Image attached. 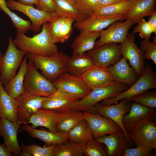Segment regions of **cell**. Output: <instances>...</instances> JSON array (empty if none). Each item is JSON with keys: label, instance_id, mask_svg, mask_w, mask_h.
<instances>
[{"label": "cell", "instance_id": "cell-9", "mask_svg": "<svg viewBox=\"0 0 156 156\" xmlns=\"http://www.w3.org/2000/svg\"><path fill=\"white\" fill-rule=\"evenodd\" d=\"M121 100L118 103L108 105H103L97 103L89 112L108 118L114 121L122 130L125 137L129 144H131L132 142L129 135L124 129L122 122L123 117L127 114L130 108L128 103L129 101L127 99Z\"/></svg>", "mask_w": 156, "mask_h": 156}, {"label": "cell", "instance_id": "cell-10", "mask_svg": "<svg viewBox=\"0 0 156 156\" xmlns=\"http://www.w3.org/2000/svg\"><path fill=\"white\" fill-rule=\"evenodd\" d=\"M123 22L116 21L107 28L100 31L99 39L96 41L94 48L111 43L121 44L126 39L130 28L133 24L130 20Z\"/></svg>", "mask_w": 156, "mask_h": 156}, {"label": "cell", "instance_id": "cell-53", "mask_svg": "<svg viewBox=\"0 0 156 156\" xmlns=\"http://www.w3.org/2000/svg\"></svg>", "mask_w": 156, "mask_h": 156}, {"label": "cell", "instance_id": "cell-28", "mask_svg": "<svg viewBox=\"0 0 156 156\" xmlns=\"http://www.w3.org/2000/svg\"><path fill=\"white\" fill-rule=\"evenodd\" d=\"M27 56L24 57L18 73L5 85L6 92L15 99L18 98L24 91L23 84L27 71Z\"/></svg>", "mask_w": 156, "mask_h": 156}, {"label": "cell", "instance_id": "cell-2", "mask_svg": "<svg viewBox=\"0 0 156 156\" xmlns=\"http://www.w3.org/2000/svg\"><path fill=\"white\" fill-rule=\"evenodd\" d=\"M27 56L37 69L40 70L42 75L53 82L62 74L67 73L66 63L68 57L62 52H58L50 56H43L31 53Z\"/></svg>", "mask_w": 156, "mask_h": 156}, {"label": "cell", "instance_id": "cell-6", "mask_svg": "<svg viewBox=\"0 0 156 156\" xmlns=\"http://www.w3.org/2000/svg\"><path fill=\"white\" fill-rule=\"evenodd\" d=\"M27 53L18 49L12 38H9L8 48L0 64V79L3 85H5L16 75Z\"/></svg>", "mask_w": 156, "mask_h": 156}, {"label": "cell", "instance_id": "cell-50", "mask_svg": "<svg viewBox=\"0 0 156 156\" xmlns=\"http://www.w3.org/2000/svg\"><path fill=\"white\" fill-rule=\"evenodd\" d=\"M21 156H32V155L29 153L25 149L23 146L21 145Z\"/></svg>", "mask_w": 156, "mask_h": 156}, {"label": "cell", "instance_id": "cell-48", "mask_svg": "<svg viewBox=\"0 0 156 156\" xmlns=\"http://www.w3.org/2000/svg\"><path fill=\"white\" fill-rule=\"evenodd\" d=\"M10 152L6 147L5 144H0V156H12Z\"/></svg>", "mask_w": 156, "mask_h": 156}, {"label": "cell", "instance_id": "cell-43", "mask_svg": "<svg viewBox=\"0 0 156 156\" xmlns=\"http://www.w3.org/2000/svg\"><path fill=\"white\" fill-rule=\"evenodd\" d=\"M66 18L65 17H59L53 21L48 23L51 34L55 43L60 30Z\"/></svg>", "mask_w": 156, "mask_h": 156}, {"label": "cell", "instance_id": "cell-47", "mask_svg": "<svg viewBox=\"0 0 156 156\" xmlns=\"http://www.w3.org/2000/svg\"><path fill=\"white\" fill-rule=\"evenodd\" d=\"M147 21L152 28L153 33L156 34V11H155L150 16Z\"/></svg>", "mask_w": 156, "mask_h": 156}, {"label": "cell", "instance_id": "cell-18", "mask_svg": "<svg viewBox=\"0 0 156 156\" xmlns=\"http://www.w3.org/2000/svg\"><path fill=\"white\" fill-rule=\"evenodd\" d=\"M79 99L64 91L57 89L43 102L41 109L58 112L69 109L71 106Z\"/></svg>", "mask_w": 156, "mask_h": 156}, {"label": "cell", "instance_id": "cell-46", "mask_svg": "<svg viewBox=\"0 0 156 156\" xmlns=\"http://www.w3.org/2000/svg\"><path fill=\"white\" fill-rule=\"evenodd\" d=\"M123 0H98L96 9L109 5L120 2Z\"/></svg>", "mask_w": 156, "mask_h": 156}, {"label": "cell", "instance_id": "cell-40", "mask_svg": "<svg viewBox=\"0 0 156 156\" xmlns=\"http://www.w3.org/2000/svg\"><path fill=\"white\" fill-rule=\"evenodd\" d=\"M55 145L42 147L34 144L26 145L23 142L22 143V145L26 151L34 156H53Z\"/></svg>", "mask_w": 156, "mask_h": 156}, {"label": "cell", "instance_id": "cell-30", "mask_svg": "<svg viewBox=\"0 0 156 156\" xmlns=\"http://www.w3.org/2000/svg\"><path fill=\"white\" fill-rule=\"evenodd\" d=\"M84 119L83 112L69 109L58 112L57 129L58 132L67 133L73 127Z\"/></svg>", "mask_w": 156, "mask_h": 156}, {"label": "cell", "instance_id": "cell-33", "mask_svg": "<svg viewBox=\"0 0 156 156\" xmlns=\"http://www.w3.org/2000/svg\"><path fill=\"white\" fill-rule=\"evenodd\" d=\"M132 3V0H123L109 5L98 8L91 16H126Z\"/></svg>", "mask_w": 156, "mask_h": 156}, {"label": "cell", "instance_id": "cell-37", "mask_svg": "<svg viewBox=\"0 0 156 156\" xmlns=\"http://www.w3.org/2000/svg\"><path fill=\"white\" fill-rule=\"evenodd\" d=\"M129 101L146 107L155 108L156 107V92L146 90L133 96Z\"/></svg>", "mask_w": 156, "mask_h": 156}, {"label": "cell", "instance_id": "cell-26", "mask_svg": "<svg viewBox=\"0 0 156 156\" xmlns=\"http://www.w3.org/2000/svg\"><path fill=\"white\" fill-rule=\"evenodd\" d=\"M57 117L58 112L40 109L30 118L27 124H32L31 126L35 128L42 127L50 131L56 133L58 132L56 127Z\"/></svg>", "mask_w": 156, "mask_h": 156}, {"label": "cell", "instance_id": "cell-19", "mask_svg": "<svg viewBox=\"0 0 156 156\" xmlns=\"http://www.w3.org/2000/svg\"><path fill=\"white\" fill-rule=\"evenodd\" d=\"M125 15L102 16H91L76 21L75 28L79 30L89 32L101 31L113 23L125 19Z\"/></svg>", "mask_w": 156, "mask_h": 156}, {"label": "cell", "instance_id": "cell-49", "mask_svg": "<svg viewBox=\"0 0 156 156\" xmlns=\"http://www.w3.org/2000/svg\"><path fill=\"white\" fill-rule=\"evenodd\" d=\"M18 2L25 5H35L37 6L38 5V0H18Z\"/></svg>", "mask_w": 156, "mask_h": 156}, {"label": "cell", "instance_id": "cell-25", "mask_svg": "<svg viewBox=\"0 0 156 156\" xmlns=\"http://www.w3.org/2000/svg\"><path fill=\"white\" fill-rule=\"evenodd\" d=\"M96 66L92 58L86 53L73 55L71 57H68L66 63L67 72L78 77Z\"/></svg>", "mask_w": 156, "mask_h": 156}, {"label": "cell", "instance_id": "cell-39", "mask_svg": "<svg viewBox=\"0 0 156 156\" xmlns=\"http://www.w3.org/2000/svg\"><path fill=\"white\" fill-rule=\"evenodd\" d=\"M140 49L143 53L144 59L150 60L156 65V36L153 38V41L142 40L140 43Z\"/></svg>", "mask_w": 156, "mask_h": 156}, {"label": "cell", "instance_id": "cell-4", "mask_svg": "<svg viewBox=\"0 0 156 156\" xmlns=\"http://www.w3.org/2000/svg\"><path fill=\"white\" fill-rule=\"evenodd\" d=\"M156 88V74L150 64H147L138 79L132 85L116 96L102 100L100 103L108 105L117 103L119 101L124 99L129 101L134 96Z\"/></svg>", "mask_w": 156, "mask_h": 156}, {"label": "cell", "instance_id": "cell-7", "mask_svg": "<svg viewBox=\"0 0 156 156\" xmlns=\"http://www.w3.org/2000/svg\"><path fill=\"white\" fill-rule=\"evenodd\" d=\"M6 3L10 9L20 12L29 18L32 23L31 30L35 33L40 31L44 24L60 17L56 12H45L35 8L32 5L23 4L14 0H7Z\"/></svg>", "mask_w": 156, "mask_h": 156}, {"label": "cell", "instance_id": "cell-45", "mask_svg": "<svg viewBox=\"0 0 156 156\" xmlns=\"http://www.w3.org/2000/svg\"><path fill=\"white\" fill-rule=\"evenodd\" d=\"M37 8L42 10L49 13L55 12L53 0H38Z\"/></svg>", "mask_w": 156, "mask_h": 156}, {"label": "cell", "instance_id": "cell-42", "mask_svg": "<svg viewBox=\"0 0 156 156\" xmlns=\"http://www.w3.org/2000/svg\"><path fill=\"white\" fill-rule=\"evenodd\" d=\"M133 28V33H138L140 36L145 40H149L153 31L148 22L143 18Z\"/></svg>", "mask_w": 156, "mask_h": 156}, {"label": "cell", "instance_id": "cell-35", "mask_svg": "<svg viewBox=\"0 0 156 156\" xmlns=\"http://www.w3.org/2000/svg\"><path fill=\"white\" fill-rule=\"evenodd\" d=\"M0 8L10 17L17 29L24 34L31 30V24L30 22L23 19L12 12L8 7L5 0H0Z\"/></svg>", "mask_w": 156, "mask_h": 156}, {"label": "cell", "instance_id": "cell-8", "mask_svg": "<svg viewBox=\"0 0 156 156\" xmlns=\"http://www.w3.org/2000/svg\"><path fill=\"white\" fill-rule=\"evenodd\" d=\"M131 140L136 146L149 151L156 149V124L151 118L139 124L129 134Z\"/></svg>", "mask_w": 156, "mask_h": 156}, {"label": "cell", "instance_id": "cell-41", "mask_svg": "<svg viewBox=\"0 0 156 156\" xmlns=\"http://www.w3.org/2000/svg\"><path fill=\"white\" fill-rule=\"evenodd\" d=\"M74 21L71 18H66L60 30L56 43H63L68 39L73 32V24Z\"/></svg>", "mask_w": 156, "mask_h": 156}, {"label": "cell", "instance_id": "cell-29", "mask_svg": "<svg viewBox=\"0 0 156 156\" xmlns=\"http://www.w3.org/2000/svg\"><path fill=\"white\" fill-rule=\"evenodd\" d=\"M0 81V117L17 122L18 104L16 99L8 95Z\"/></svg>", "mask_w": 156, "mask_h": 156}, {"label": "cell", "instance_id": "cell-17", "mask_svg": "<svg viewBox=\"0 0 156 156\" xmlns=\"http://www.w3.org/2000/svg\"><path fill=\"white\" fill-rule=\"evenodd\" d=\"M21 125L12 122L6 118L0 117V135L3 138L5 146L12 154L21 156V147L17 139V133Z\"/></svg>", "mask_w": 156, "mask_h": 156}, {"label": "cell", "instance_id": "cell-34", "mask_svg": "<svg viewBox=\"0 0 156 156\" xmlns=\"http://www.w3.org/2000/svg\"><path fill=\"white\" fill-rule=\"evenodd\" d=\"M85 147L68 139L55 145L53 156H82L84 155Z\"/></svg>", "mask_w": 156, "mask_h": 156}, {"label": "cell", "instance_id": "cell-27", "mask_svg": "<svg viewBox=\"0 0 156 156\" xmlns=\"http://www.w3.org/2000/svg\"><path fill=\"white\" fill-rule=\"evenodd\" d=\"M80 32L79 35L75 39L72 44L73 55L83 54L93 49L100 32V31L89 32L84 30H81Z\"/></svg>", "mask_w": 156, "mask_h": 156}, {"label": "cell", "instance_id": "cell-36", "mask_svg": "<svg viewBox=\"0 0 156 156\" xmlns=\"http://www.w3.org/2000/svg\"><path fill=\"white\" fill-rule=\"evenodd\" d=\"M83 155L85 156H108L105 145L94 138L85 145Z\"/></svg>", "mask_w": 156, "mask_h": 156}, {"label": "cell", "instance_id": "cell-21", "mask_svg": "<svg viewBox=\"0 0 156 156\" xmlns=\"http://www.w3.org/2000/svg\"><path fill=\"white\" fill-rule=\"evenodd\" d=\"M106 68L115 81L129 87L132 85L139 77L123 57L114 64Z\"/></svg>", "mask_w": 156, "mask_h": 156}, {"label": "cell", "instance_id": "cell-38", "mask_svg": "<svg viewBox=\"0 0 156 156\" xmlns=\"http://www.w3.org/2000/svg\"><path fill=\"white\" fill-rule=\"evenodd\" d=\"M98 0H72L78 11L85 18L92 15L96 9Z\"/></svg>", "mask_w": 156, "mask_h": 156}, {"label": "cell", "instance_id": "cell-16", "mask_svg": "<svg viewBox=\"0 0 156 156\" xmlns=\"http://www.w3.org/2000/svg\"><path fill=\"white\" fill-rule=\"evenodd\" d=\"M155 108L148 107L134 102L130 107L129 112L122 118L123 125L126 131L129 134L141 122L151 118Z\"/></svg>", "mask_w": 156, "mask_h": 156}, {"label": "cell", "instance_id": "cell-3", "mask_svg": "<svg viewBox=\"0 0 156 156\" xmlns=\"http://www.w3.org/2000/svg\"><path fill=\"white\" fill-rule=\"evenodd\" d=\"M129 87L115 81L107 86L94 88L86 96L74 103L70 109L89 112L97 103L105 99L115 97Z\"/></svg>", "mask_w": 156, "mask_h": 156}, {"label": "cell", "instance_id": "cell-24", "mask_svg": "<svg viewBox=\"0 0 156 156\" xmlns=\"http://www.w3.org/2000/svg\"><path fill=\"white\" fill-rule=\"evenodd\" d=\"M155 0H132L131 6L126 15L125 19L137 24L145 16H150L155 11Z\"/></svg>", "mask_w": 156, "mask_h": 156}, {"label": "cell", "instance_id": "cell-1", "mask_svg": "<svg viewBox=\"0 0 156 156\" xmlns=\"http://www.w3.org/2000/svg\"><path fill=\"white\" fill-rule=\"evenodd\" d=\"M13 42L18 48L27 53L43 56H53L58 52V47L51 34L48 23L42 25L41 32L30 37L17 29Z\"/></svg>", "mask_w": 156, "mask_h": 156}, {"label": "cell", "instance_id": "cell-23", "mask_svg": "<svg viewBox=\"0 0 156 156\" xmlns=\"http://www.w3.org/2000/svg\"><path fill=\"white\" fill-rule=\"evenodd\" d=\"M21 130L27 133L31 137L39 139L43 142L44 146L62 143L68 139L67 134L57 132H53L45 130L43 128L36 129L26 124L21 127Z\"/></svg>", "mask_w": 156, "mask_h": 156}, {"label": "cell", "instance_id": "cell-54", "mask_svg": "<svg viewBox=\"0 0 156 156\" xmlns=\"http://www.w3.org/2000/svg\"><path fill=\"white\" fill-rule=\"evenodd\" d=\"M1 81V80H0Z\"/></svg>", "mask_w": 156, "mask_h": 156}, {"label": "cell", "instance_id": "cell-15", "mask_svg": "<svg viewBox=\"0 0 156 156\" xmlns=\"http://www.w3.org/2000/svg\"><path fill=\"white\" fill-rule=\"evenodd\" d=\"M83 113L94 138L114 133L122 129L117 123L108 118L87 112Z\"/></svg>", "mask_w": 156, "mask_h": 156}, {"label": "cell", "instance_id": "cell-13", "mask_svg": "<svg viewBox=\"0 0 156 156\" xmlns=\"http://www.w3.org/2000/svg\"><path fill=\"white\" fill-rule=\"evenodd\" d=\"M121 44L120 53L122 57L129 61L139 77L145 68L143 53L135 42L133 33H128L125 40Z\"/></svg>", "mask_w": 156, "mask_h": 156}, {"label": "cell", "instance_id": "cell-14", "mask_svg": "<svg viewBox=\"0 0 156 156\" xmlns=\"http://www.w3.org/2000/svg\"><path fill=\"white\" fill-rule=\"evenodd\" d=\"M121 44L111 43L93 48L88 53L92 58L96 66L107 67L113 65L121 58Z\"/></svg>", "mask_w": 156, "mask_h": 156}, {"label": "cell", "instance_id": "cell-11", "mask_svg": "<svg viewBox=\"0 0 156 156\" xmlns=\"http://www.w3.org/2000/svg\"><path fill=\"white\" fill-rule=\"evenodd\" d=\"M47 97L32 95L23 92L16 99L17 104V123L27 124L30 118L41 109Z\"/></svg>", "mask_w": 156, "mask_h": 156}, {"label": "cell", "instance_id": "cell-44", "mask_svg": "<svg viewBox=\"0 0 156 156\" xmlns=\"http://www.w3.org/2000/svg\"><path fill=\"white\" fill-rule=\"evenodd\" d=\"M152 153L141 147L136 146L135 148H128L125 149L123 156H150Z\"/></svg>", "mask_w": 156, "mask_h": 156}, {"label": "cell", "instance_id": "cell-5", "mask_svg": "<svg viewBox=\"0 0 156 156\" xmlns=\"http://www.w3.org/2000/svg\"><path fill=\"white\" fill-rule=\"evenodd\" d=\"M23 87V92L45 97L49 96L57 90L53 83L40 74L30 60L27 63Z\"/></svg>", "mask_w": 156, "mask_h": 156}, {"label": "cell", "instance_id": "cell-20", "mask_svg": "<svg viewBox=\"0 0 156 156\" xmlns=\"http://www.w3.org/2000/svg\"><path fill=\"white\" fill-rule=\"evenodd\" d=\"M79 77L91 90L107 86L115 81L106 67L99 66L89 69Z\"/></svg>", "mask_w": 156, "mask_h": 156}, {"label": "cell", "instance_id": "cell-31", "mask_svg": "<svg viewBox=\"0 0 156 156\" xmlns=\"http://www.w3.org/2000/svg\"><path fill=\"white\" fill-rule=\"evenodd\" d=\"M67 134L68 139L83 146H85L94 138L92 131L85 119L72 128Z\"/></svg>", "mask_w": 156, "mask_h": 156}, {"label": "cell", "instance_id": "cell-52", "mask_svg": "<svg viewBox=\"0 0 156 156\" xmlns=\"http://www.w3.org/2000/svg\"><path fill=\"white\" fill-rule=\"evenodd\" d=\"M0 80H1V79H0Z\"/></svg>", "mask_w": 156, "mask_h": 156}, {"label": "cell", "instance_id": "cell-51", "mask_svg": "<svg viewBox=\"0 0 156 156\" xmlns=\"http://www.w3.org/2000/svg\"><path fill=\"white\" fill-rule=\"evenodd\" d=\"M3 55L1 52H0V64L1 62L3 57Z\"/></svg>", "mask_w": 156, "mask_h": 156}, {"label": "cell", "instance_id": "cell-22", "mask_svg": "<svg viewBox=\"0 0 156 156\" xmlns=\"http://www.w3.org/2000/svg\"><path fill=\"white\" fill-rule=\"evenodd\" d=\"M94 139L105 145L109 156H123L125 150L130 145L122 129L114 133Z\"/></svg>", "mask_w": 156, "mask_h": 156}, {"label": "cell", "instance_id": "cell-32", "mask_svg": "<svg viewBox=\"0 0 156 156\" xmlns=\"http://www.w3.org/2000/svg\"><path fill=\"white\" fill-rule=\"evenodd\" d=\"M55 12L60 17L69 18L75 21L85 18L78 11L72 0H53Z\"/></svg>", "mask_w": 156, "mask_h": 156}, {"label": "cell", "instance_id": "cell-12", "mask_svg": "<svg viewBox=\"0 0 156 156\" xmlns=\"http://www.w3.org/2000/svg\"><path fill=\"white\" fill-rule=\"evenodd\" d=\"M57 89L69 93L79 100L86 96L91 91L79 77L65 73L53 82Z\"/></svg>", "mask_w": 156, "mask_h": 156}]
</instances>
